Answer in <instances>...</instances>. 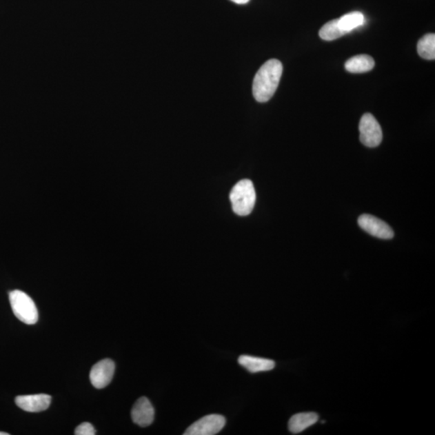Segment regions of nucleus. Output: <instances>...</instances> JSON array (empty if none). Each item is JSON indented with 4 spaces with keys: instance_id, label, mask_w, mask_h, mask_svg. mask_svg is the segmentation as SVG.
Wrapping results in <instances>:
<instances>
[{
    "instance_id": "1",
    "label": "nucleus",
    "mask_w": 435,
    "mask_h": 435,
    "mask_svg": "<svg viewBox=\"0 0 435 435\" xmlns=\"http://www.w3.org/2000/svg\"><path fill=\"white\" fill-rule=\"evenodd\" d=\"M283 72L281 62L271 59L258 70L253 80L252 93L257 102L266 103L276 92Z\"/></svg>"
},
{
    "instance_id": "2",
    "label": "nucleus",
    "mask_w": 435,
    "mask_h": 435,
    "mask_svg": "<svg viewBox=\"0 0 435 435\" xmlns=\"http://www.w3.org/2000/svg\"><path fill=\"white\" fill-rule=\"evenodd\" d=\"M256 190L252 181L243 179L234 186L230 200L234 212L240 216H247L255 207Z\"/></svg>"
},
{
    "instance_id": "3",
    "label": "nucleus",
    "mask_w": 435,
    "mask_h": 435,
    "mask_svg": "<svg viewBox=\"0 0 435 435\" xmlns=\"http://www.w3.org/2000/svg\"><path fill=\"white\" fill-rule=\"evenodd\" d=\"M12 312L23 323L32 325L38 321V312L33 300L21 290H13L9 294Z\"/></svg>"
},
{
    "instance_id": "4",
    "label": "nucleus",
    "mask_w": 435,
    "mask_h": 435,
    "mask_svg": "<svg viewBox=\"0 0 435 435\" xmlns=\"http://www.w3.org/2000/svg\"><path fill=\"white\" fill-rule=\"evenodd\" d=\"M360 140L363 145L375 148L379 146L383 139L381 127L376 118L370 113L362 117L360 122Z\"/></svg>"
},
{
    "instance_id": "5",
    "label": "nucleus",
    "mask_w": 435,
    "mask_h": 435,
    "mask_svg": "<svg viewBox=\"0 0 435 435\" xmlns=\"http://www.w3.org/2000/svg\"><path fill=\"white\" fill-rule=\"evenodd\" d=\"M226 419L221 414H210L200 418L185 430V435H214L221 432Z\"/></svg>"
},
{
    "instance_id": "6",
    "label": "nucleus",
    "mask_w": 435,
    "mask_h": 435,
    "mask_svg": "<svg viewBox=\"0 0 435 435\" xmlns=\"http://www.w3.org/2000/svg\"><path fill=\"white\" fill-rule=\"evenodd\" d=\"M358 224L363 230L370 234L371 236L382 239V240H390L394 236L393 229L388 224L372 215H361L358 219Z\"/></svg>"
},
{
    "instance_id": "7",
    "label": "nucleus",
    "mask_w": 435,
    "mask_h": 435,
    "mask_svg": "<svg viewBox=\"0 0 435 435\" xmlns=\"http://www.w3.org/2000/svg\"><path fill=\"white\" fill-rule=\"evenodd\" d=\"M114 369H116V365L110 358H105L98 362L92 367L90 374L92 385L97 389H103L107 387L113 378Z\"/></svg>"
},
{
    "instance_id": "8",
    "label": "nucleus",
    "mask_w": 435,
    "mask_h": 435,
    "mask_svg": "<svg viewBox=\"0 0 435 435\" xmlns=\"http://www.w3.org/2000/svg\"><path fill=\"white\" fill-rule=\"evenodd\" d=\"M131 414L134 423L146 427L154 423L155 410L150 400L143 396L133 405Z\"/></svg>"
},
{
    "instance_id": "9",
    "label": "nucleus",
    "mask_w": 435,
    "mask_h": 435,
    "mask_svg": "<svg viewBox=\"0 0 435 435\" xmlns=\"http://www.w3.org/2000/svg\"><path fill=\"white\" fill-rule=\"evenodd\" d=\"M52 398L47 394L19 396L15 400L18 407L30 413H38L50 407Z\"/></svg>"
},
{
    "instance_id": "10",
    "label": "nucleus",
    "mask_w": 435,
    "mask_h": 435,
    "mask_svg": "<svg viewBox=\"0 0 435 435\" xmlns=\"http://www.w3.org/2000/svg\"><path fill=\"white\" fill-rule=\"evenodd\" d=\"M239 364L252 374L267 372L274 369L275 362L269 358L243 355L239 357Z\"/></svg>"
},
{
    "instance_id": "11",
    "label": "nucleus",
    "mask_w": 435,
    "mask_h": 435,
    "mask_svg": "<svg viewBox=\"0 0 435 435\" xmlns=\"http://www.w3.org/2000/svg\"><path fill=\"white\" fill-rule=\"evenodd\" d=\"M375 61L370 55L362 54L352 57L345 63L347 71L352 74L366 73L374 68Z\"/></svg>"
},
{
    "instance_id": "12",
    "label": "nucleus",
    "mask_w": 435,
    "mask_h": 435,
    "mask_svg": "<svg viewBox=\"0 0 435 435\" xmlns=\"http://www.w3.org/2000/svg\"><path fill=\"white\" fill-rule=\"evenodd\" d=\"M318 416L315 413H300L290 419L289 429L291 433L299 434L317 423Z\"/></svg>"
},
{
    "instance_id": "13",
    "label": "nucleus",
    "mask_w": 435,
    "mask_h": 435,
    "mask_svg": "<svg viewBox=\"0 0 435 435\" xmlns=\"http://www.w3.org/2000/svg\"><path fill=\"white\" fill-rule=\"evenodd\" d=\"M365 22V17L361 12H352L338 19L339 28L347 33L352 32L355 28L360 27Z\"/></svg>"
},
{
    "instance_id": "14",
    "label": "nucleus",
    "mask_w": 435,
    "mask_h": 435,
    "mask_svg": "<svg viewBox=\"0 0 435 435\" xmlns=\"http://www.w3.org/2000/svg\"><path fill=\"white\" fill-rule=\"evenodd\" d=\"M418 52L425 60L435 59V35L429 33L425 35L418 43Z\"/></svg>"
},
{
    "instance_id": "15",
    "label": "nucleus",
    "mask_w": 435,
    "mask_h": 435,
    "mask_svg": "<svg viewBox=\"0 0 435 435\" xmlns=\"http://www.w3.org/2000/svg\"><path fill=\"white\" fill-rule=\"evenodd\" d=\"M346 35L338 26V19L329 21L319 31V37L324 41H332Z\"/></svg>"
},
{
    "instance_id": "16",
    "label": "nucleus",
    "mask_w": 435,
    "mask_h": 435,
    "mask_svg": "<svg viewBox=\"0 0 435 435\" xmlns=\"http://www.w3.org/2000/svg\"><path fill=\"white\" fill-rule=\"evenodd\" d=\"M74 434L76 435H94L97 432L92 424L84 423L76 428Z\"/></svg>"
},
{
    "instance_id": "17",
    "label": "nucleus",
    "mask_w": 435,
    "mask_h": 435,
    "mask_svg": "<svg viewBox=\"0 0 435 435\" xmlns=\"http://www.w3.org/2000/svg\"><path fill=\"white\" fill-rule=\"evenodd\" d=\"M234 3L237 4H245L250 1V0H232Z\"/></svg>"
},
{
    "instance_id": "18",
    "label": "nucleus",
    "mask_w": 435,
    "mask_h": 435,
    "mask_svg": "<svg viewBox=\"0 0 435 435\" xmlns=\"http://www.w3.org/2000/svg\"><path fill=\"white\" fill-rule=\"evenodd\" d=\"M0 435H9V434L0 432Z\"/></svg>"
}]
</instances>
